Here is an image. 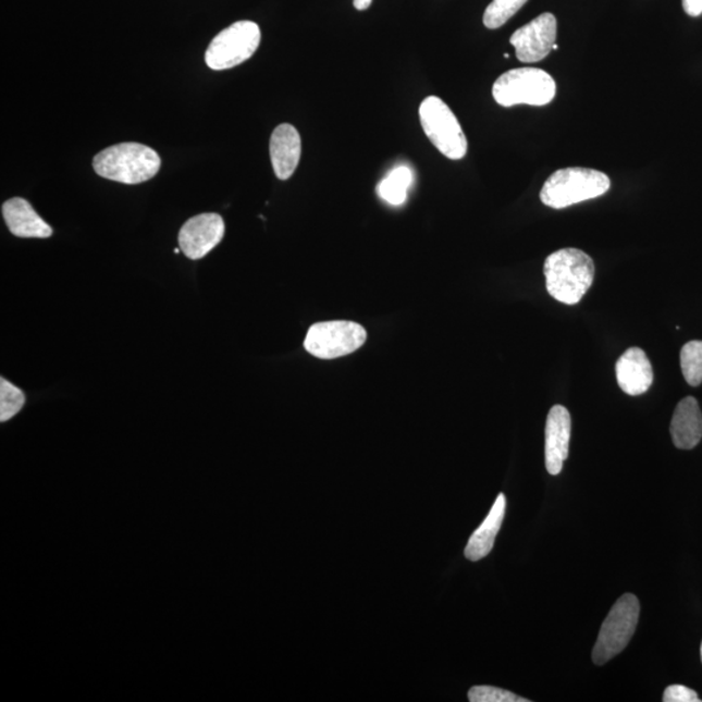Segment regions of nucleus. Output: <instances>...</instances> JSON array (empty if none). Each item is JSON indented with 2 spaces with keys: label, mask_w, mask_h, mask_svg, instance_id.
<instances>
[{
  "label": "nucleus",
  "mask_w": 702,
  "mask_h": 702,
  "mask_svg": "<svg viewBox=\"0 0 702 702\" xmlns=\"http://www.w3.org/2000/svg\"><path fill=\"white\" fill-rule=\"evenodd\" d=\"M471 702H528L530 700L518 697L513 692L501 690L497 687L477 686L468 692Z\"/></svg>",
  "instance_id": "nucleus-21"
},
{
  "label": "nucleus",
  "mask_w": 702,
  "mask_h": 702,
  "mask_svg": "<svg viewBox=\"0 0 702 702\" xmlns=\"http://www.w3.org/2000/svg\"><path fill=\"white\" fill-rule=\"evenodd\" d=\"M528 0H493L487 7L483 23L488 29H498L524 7Z\"/></svg>",
  "instance_id": "nucleus-19"
},
{
  "label": "nucleus",
  "mask_w": 702,
  "mask_h": 702,
  "mask_svg": "<svg viewBox=\"0 0 702 702\" xmlns=\"http://www.w3.org/2000/svg\"><path fill=\"white\" fill-rule=\"evenodd\" d=\"M557 86L550 73L543 70H512L493 84V98L500 106H546L556 97Z\"/></svg>",
  "instance_id": "nucleus-4"
},
{
  "label": "nucleus",
  "mask_w": 702,
  "mask_h": 702,
  "mask_svg": "<svg viewBox=\"0 0 702 702\" xmlns=\"http://www.w3.org/2000/svg\"><path fill=\"white\" fill-rule=\"evenodd\" d=\"M547 293L558 303L577 305L593 284L594 263L579 249H562L551 254L544 263Z\"/></svg>",
  "instance_id": "nucleus-1"
},
{
  "label": "nucleus",
  "mask_w": 702,
  "mask_h": 702,
  "mask_svg": "<svg viewBox=\"0 0 702 702\" xmlns=\"http://www.w3.org/2000/svg\"><path fill=\"white\" fill-rule=\"evenodd\" d=\"M225 224L218 213H200L183 225L178 234L180 249L189 259L204 258L222 243Z\"/></svg>",
  "instance_id": "nucleus-10"
},
{
  "label": "nucleus",
  "mask_w": 702,
  "mask_h": 702,
  "mask_svg": "<svg viewBox=\"0 0 702 702\" xmlns=\"http://www.w3.org/2000/svg\"><path fill=\"white\" fill-rule=\"evenodd\" d=\"M611 185L604 172L572 167L554 172L541 189L540 199L551 209L561 210L604 196Z\"/></svg>",
  "instance_id": "nucleus-3"
},
{
  "label": "nucleus",
  "mask_w": 702,
  "mask_h": 702,
  "mask_svg": "<svg viewBox=\"0 0 702 702\" xmlns=\"http://www.w3.org/2000/svg\"><path fill=\"white\" fill-rule=\"evenodd\" d=\"M618 385L628 396H640L650 390L654 373L644 350L631 347L615 365Z\"/></svg>",
  "instance_id": "nucleus-12"
},
{
  "label": "nucleus",
  "mask_w": 702,
  "mask_h": 702,
  "mask_svg": "<svg viewBox=\"0 0 702 702\" xmlns=\"http://www.w3.org/2000/svg\"><path fill=\"white\" fill-rule=\"evenodd\" d=\"M421 128L431 144L451 160L466 157L468 144L463 126L451 107L439 97H427L419 107Z\"/></svg>",
  "instance_id": "nucleus-5"
},
{
  "label": "nucleus",
  "mask_w": 702,
  "mask_h": 702,
  "mask_svg": "<svg viewBox=\"0 0 702 702\" xmlns=\"http://www.w3.org/2000/svg\"><path fill=\"white\" fill-rule=\"evenodd\" d=\"M373 0H354V9L358 11H366L369 10Z\"/></svg>",
  "instance_id": "nucleus-24"
},
{
  "label": "nucleus",
  "mask_w": 702,
  "mask_h": 702,
  "mask_svg": "<svg viewBox=\"0 0 702 702\" xmlns=\"http://www.w3.org/2000/svg\"><path fill=\"white\" fill-rule=\"evenodd\" d=\"M673 443L679 449L690 451L702 438V412L697 398L681 399L674 411L670 427Z\"/></svg>",
  "instance_id": "nucleus-15"
},
{
  "label": "nucleus",
  "mask_w": 702,
  "mask_h": 702,
  "mask_svg": "<svg viewBox=\"0 0 702 702\" xmlns=\"http://www.w3.org/2000/svg\"><path fill=\"white\" fill-rule=\"evenodd\" d=\"M683 377L691 386L702 383V341H690L680 352Z\"/></svg>",
  "instance_id": "nucleus-18"
},
{
  "label": "nucleus",
  "mask_w": 702,
  "mask_h": 702,
  "mask_svg": "<svg viewBox=\"0 0 702 702\" xmlns=\"http://www.w3.org/2000/svg\"><path fill=\"white\" fill-rule=\"evenodd\" d=\"M180 251H182V249H175V254H178Z\"/></svg>",
  "instance_id": "nucleus-25"
},
{
  "label": "nucleus",
  "mask_w": 702,
  "mask_h": 702,
  "mask_svg": "<svg viewBox=\"0 0 702 702\" xmlns=\"http://www.w3.org/2000/svg\"><path fill=\"white\" fill-rule=\"evenodd\" d=\"M557 41V19L552 13L533 19L514 33L510 44L521 63H538L553 51Z\"/></svg>",
  "instance_id": "nucleus-9"
},
{
  "label": "nucleus",
  "mask_w": 702,
  "mask_h": 702,
  "mask_svg": "<svg viewBox=\"0 0 702 702\" xmlns=\"http://www.w3.org/2000/svg\"><path fill=\"white\" fill-rule=\"evenodd\" d=\"M162 165V159L151 147L124 143L107 147L93 160L97 175L111 182L136 185L149 182Z\"/></svg>",
  "instance_id": "nucleus-2"
},
{
  "label": "nucleus",
  "mask_w": 702,
  "mask_h": 702,
  "mask_svg": "<svg viewBox=\"0 0 702 702\" xmlns=\"http://www.w3.org/2000/svg\"><path fill=\"white\" fill-rule=\"evenodd\" d=\"M571 438V417L566 407L553 406L545 427V465L553 477L561 473L568 457Z\"/></svg>",
  "instance_id": "nucleus-11"
},
{
  "label": "nucleus",
  "mask_w": 702,
  "mask_h": 702,
  "mask_svg": "<svg viewBox=\"0 0 702 702\" xmlns=\"http://www.w3.org/2000/svg\"><path fill=\"white\" fill-rule=\"evenodd\" d=\"M303 152V143L296 128L281 124L273 131L270 139V157L273 171L279 180L291 178L296 172Z\"/></svg>",
  "instance_id": "nucleus-13"
},
{
  "label": "nucleus",
  "mask_w": 702,
  "mask_h": 702,
  "mask_svg": "<svg viewBox=\"0 0 702 702\" xmlns=\"http://www.w3.org/2000/svg\"><path fill=\"white\" fill-rule=\"evenodd\" d=\"M411 184L412 171L409 167H396V169L387 173V176L383 182L378 185V196L392 206L404 205L407 198V192H409Z\"/></svg>",
  "instance_id": "nucleus-17"
},
{
  "label": "nucleus",
  "mask_w": 702,
  "mask_h": 702,
  "mask_svg": "<svg viewBox=\"0 0 702 702\" xmlns=\"http://www.w3.org/2000/svg\"><path fill=\"white\" fill-rule=\"evenodd\" d=\"M665 702H700L698 693L685 686H670L664 693Z\"/></svg>",
  "instance_id": "nucleus-22"
},
{
  "label": "nucleus",
  "mask_w": 702,
  "mask_h": 702,
  "mask_svg": "<svg viewBox=\"0 0 702 702\" xmlns=\"http://www.w3.org/2000/svg\"><path fill=\"white\" fill-rule=\"evenodd\" d=\"M260 29L253 22H237L220 32L207 47L205 60L209 69L224 71L249 60L260 45Z\"/></svg>",
  "instance_id": "nucleus-7"
},
{
  "label": "nucleus",
  "mask_w": 702,
  "mask_h": 702,
  "mask_svg": "<svg viewBox=\"0 0 702 702\" xmlns=\"http://www.w3.org/2000/svg\"><path fill=\"white\" fill-rule=\"evenodd\" d=\"M25 394L4 378L0 379V420L12 419L23 409Z\"/></svg>",
  "instance_id": "nucleus-20"
},
{
  "label": "nucleus",
  "mask_w": 702,
  "mask_h": 702,
  "mask_svg": "<svg viewBox=\"0 0 702 702\" xmlns=\"http://www.w3.org/2000/svg\"><path fill=\"white\" fill-rule=\"evenodd\" d=\"M362 325L347 320L313 324L305 338V349L320 359H336L357 352L366 343Z\"/></svg>",
  "instance_id": "nucleus-8"
},
{
  "label": "nucleus",
  "mask_w": 702,
  "mask_h": 702,
  "mask_svg": "<svg viewBox=\"0 0 702 702\" xmlns=\"http://www.w3.org/2000/svg\"><path fill=\"white\" fill-rule=\"evenodd\" d=\"M639 614V600L631 593L624 594L615 603L601 626L596 645L593 648L594 664L604 665L626 650L637 630Z\"/></svg>",
  "instance_id": "nucleus-6"
},
{
  "label": "nucleus",
  "mask_w": 702,
  "mask_h": 702,
  "mask_svg": "<svg viewBox=\"0 0 702 702\" xmlns=\"http://www.w3.org/2000/svg\"><path fill=\"white\" fill-rule=\"evenodd\" d=\"M701 660H702V644H701Z\"/></svg>",
  "instance_id": "nucleus-26"
},
{
  "label": "nucleus",
  "mask_w": 702,
  "mask_h": 702,
  "mask_svg": "<svg viewBox=\"0 0 702 702\" xmlns=\"http://www.w3.org/2000/svg\"><path fill=\"white\" fill-rule=\"evenodd\" d=\"M683 9L687 15L698 17L702 13V0H683Z\"/></svg>",
  "instance_id": "nucleus-23"
},
{
  "label": "nucleus",
  "mask_w": 702,
  "mask_h": 702,
  "mask_svg": "<svg viewBox=\"0 0 702 702\" xmlns=\"http://www.w3.org/2000/svg\"><path fill=\"white\" fill-rule=\"evenodd\" d=\"M506 513V497L505 494H498L496 501L492 506L490 514L484 519L483 524L471 534L470 540L465 550L467 559L477 562L483 559L493 550L494 541L503 526Z\"/></svg>",
  "instance_id": "nucleus-16"
},
{
  "label": "nucleus",
  "mask_w": 702,
  "mask_h": 702,
  "mask_svg": "<svg viewBox=\"0 0 702 702\" xmlns=\"http://www.w3.org/2000/svg\"><path fill=\"white\" fill-rule=\"evenodd\" d=\"M3 218L13 236L22 238H49L52 229L38 215L28 200L12 198L2 207Z\"/></svg>",
  "instance_id": "nucleus-14"
}]
</instances>
